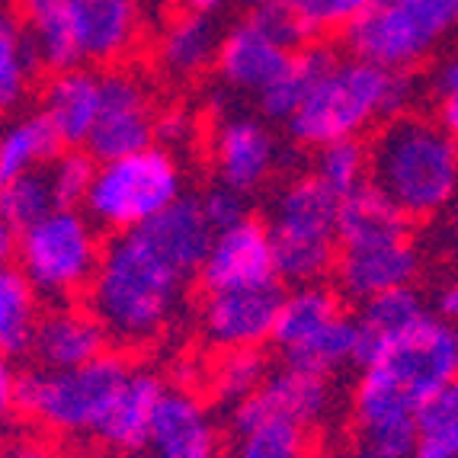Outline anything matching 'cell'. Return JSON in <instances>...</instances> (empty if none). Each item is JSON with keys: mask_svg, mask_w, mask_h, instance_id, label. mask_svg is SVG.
Here are the masks:
<instances>
[{"mask_svg": "<svg viewBox=\"0 0 458 458\" xmlns=\"http://www.w3.org/2000/svg\"><path fill=\"white\" fill-rule=\"evenodd\" d=\"M190 276L145 228L123 231L103 247V260L87 289V308L123 346L151 344L183 305Z\"/></svg>", "mask_w": 458, "mask_h": 458, "instance_id": "6da1fadb", "label": "cell"}, {"mask_svg": "<svg viewBox=\"0 0 458 458\" xmlns=\"http://www.w3.org/2000/svg\"><path fill=\"white\" fill-rule=\"evenodd\" d=\"M458 378V327L429 314L385 356L362 366L352 391L356 427L413 423L427 401Z\"/></svg>", "mask_w": 458, "mask_h": 458, "instance_id": "7a4b0ae2", "label": "cell"}, {"mask_svg": "<svg viewBox=\"0 0 458 458\" xmlns=\"http://www.w3.org/2000/svg\"><path fill=\"white\" fill-rule=\"evenodd\" d=\"M369 183L407 218H429L458 192V138L427 115H397L369 145Z\"/></svg>", "mask_w": 458, "mask_h": 458, "instance_id": "3957f363", "label": "cell"}, {"mask_svg": "<svg viewBox=\"0 0 458 458\" xmlns=\"http://www.w3.org/2000/svg\"><path fill=\"white\" fill-rule=\"evenodd\" d=\"M413 93L417 84L411 71H391L362 58H340L289 119V135L305 148L360 138L375 123L404 115Z\"/></svg>", "mask_w": 458, "mask_h": 458, "instance_id": "277c9868", "label": "cell"}, {"mask_svg": "<svg viewBox=\"0 0 458 458\" xmlns=\"http://www.w3.org/2000/svg\"><path fill=\"white\" fill-rule=\"evenodd\" d=\"M336 212H340V196H334L314 174L295 176L279 190L269 212L279 279L308 285L321 283L334 269L340 253Z\"/></svg>", "mask_w": 458, "mask_h": 458, "instance_id": "5b68a950", "label": "cell"}, {"mask_svg": "<svg viewBox=\"0 0 458 458\" xmlns=\"http://www.w3.org/2000/svg\"><path fill=\"white\" fill-rule=\"evenodd\" d=\"M176 199H183L180 164L170 151L151 145L138 154L97 164L84 208L97 228L123 234L157 218Z\"/></svg>", "mask_w": 458, "mask_h": 458, "instance_id": "8992f818", "label": "cell"}, {"mask_svg": "<svg viewBox=\"0 0 458 458\" xmlns=\"http://www.w3.org/2000/svg\"><path fill=\"white\" fill-rule=\"evenodd\" d=\"M129 372V362L113 352H103L93 362L62 369V372L38 369L20 378V411L36 417L42 427L55 433L97 436Z\"/></svg>", "mask_w": 458, "mask_h": 458, "instance_id": "52a82bcc", "label": "cell"}, {"mask_svg": "<svg viewBox=\"0 0 458 458\" xmlns=\"http://www.w3.org/2000/svg\"><path fill=\"white\" fill-rule=\"evenodd\" d=\"M458 26V0H375L344 32L352 58L411 71Z\"/></svg>", "mask_w": 458, "mask_h": 458, "instance_id": "ba28073f", "label": "cell"}, {"mask_svg": "<svg viewBox=\"0 0 458 458\" xmlns=\"http://www.w3.org/2000/svg\"><path fill=\"white\" fill-rule=\"evenodd\" d=\"M20 269L46 298H74L90 289L103 260L97 225L81 208H52L20 231Z\"/></svg>", "mask_w": 458, "mask_h": 458, "instance_id": "9c48e42d", "label": "cell"}, {"mask_svg": "<svg viewBox=\"0 0 458 458\" xmlns=\"http://www.w3.org/2000/svg\"><path fill=\"white\" fill-rule=\"evenodd\" d=\"M154 123L157 119L151 109V93L141 84V77L113 71L103 77V106L87 138V151L97 164L145 151L154 145Z\"/></svg>", "mask_w": 458, "mask_h": 458, "instance_id": "30bf717a", "label": "cell"}, {"mask_svg": "<svg viewBox=\"0 0 458 458\" xmlns=\"http://www.w3.org/2000/svg\"><path fill=\"white\" fill-rule=\"evenodd\" d=\"M199 283L206 285V292L276 283V247L269 225L247 215L231 228L212 231V244L199 267Z\"/></svg>", "mask_w": 458, "mask_h": 458, "instance_id": "8fae6325", "label": "cell"}, {"mask_svg": "<svg viewBox=\"0 0 458 458\" xmlns=\"http://www.w3.org/2000/svg\"><path fill=\"white\" fill-rule=\"evenodd\" d=\"M283 298L285 292L276 283L208 292L202 308V334L222 352L260 350L267 340H273Z\"/></svg>", "mask_w": 458, "mask_h": 458, "instance_id": "7c38bea8", "label": "cell"}, {"mask_svg": "<svg viewBox=\"0 0 458 458\" xmlns=\"http://www.w3.org/2000/svg\"><path fill=\"white\" fill-rule=\"evenodd\" d=\"M279 164L276 138L253 115H231L212 131V167L218 183L237 192L260 190Z\"/></svg>", "mask_w": 458, "mask_h": 458, "instance_id": "4fadbf2b", "label": "cell"}, {"mask_svg": "<svg viewBox=\"0 0 458 458\" xmlns=\"http://www.w3.org/2000/svg\"><path fill=\"white\" fill-rule=\"evenodd\" d=\"M417 269H420V257L407 237L404 241H385V244L340 247L334 263L336 292L346 301L366 305L385 292L411 285Z\"/></svg>", "mask_w": 458, "mask_h": 458, "instance_id": "5bb4252c", "label": "cell"}, {"mask_svg": "<svg viewBox=\"0 0 458 458\" xmlns=\"http://www.w3.org/2000/svg\"><path fill=\"white\" fill-rule=\"evenodd\" d=\"M151 458H218L222 433L212 411L192 391H164L148 436Z\"/></svg>", "mask_w": 458, "mask_h": 458, "instance_id": "9a60e30c", "label": "cell"}, {"mask_svg": "<svg viewBox=\"0 0 458 458\" xmlns=\"http://www.w3.org/2000/svg\"><path fill=\"white\" fill-rule=\"evenodd\" d=\"M292 55H295L292 48H285L253 16H247L244 23H237L234 30H228V36H222L218 55H215V68H218L225 87L260 97L285 71Z\"/></svg>", "mask_w": 458, "mask_h": 458, "instance_id": "2e32d148", "label": "cell"}, {"mask_svg": "<svg viewBox=\"0 0 458 458\" xmlns=\"http://www.w3.org/2000/svg\"><path fill=\"white\" fill-rule=\"evenodd\" d=\"M71 20L84 62L93 64L129 58L145 26L138 0H71Z\"/></svg>", "mask_w": 458, "mask_h": 458, "instance_id": "e0dca14e", "label": "cell"}, {"mask_svg": "<svg viewBox=\"0 0 458 458\" xmlns=\"http://www.w3.org/2000/svg\"><path fill=\"white\" fill-rule=\"evenodd\" d=\"M106 327L97 321L90 308L58 305L38 318V327L32 334V356L48 372L62 369H77L84 362H93L106 352Z\"/></svg>", "mask_w": 458, "mask_h": 458, "instance_id": "ac0fdd59", "label": "cell"}, {"mask_svg": "<svg viewBox=\"0 0 458 458\" xmlns=\"http://www.w3.org/2000/svg\"><path fill=\"white\" fill-rule=\"evenodd\" d=\"M99 106H103V77L87 68H74L62 71L48 81V87L42 90L38 113L52 123L62 145L77 148L87 145V138L99 119Z\"/></svg>", "mask_w": 458, "mask_h": 458, "instance_id": "d6986e66", "label": "cell"}, {"mask_svg": "<svg viewBox=\"0 0 458 458\" xmlns=\"http://www.w3.org/2000/svg\"><path fill=\"white\" fill-rule=\"evenodd\" d=\"M164 382L151 369H131L125 385L115 394L106 420L99 423L97 439L113 452H141L148 449V436L157 404L164 397Z\"/></svg>", "mask_w": 458, "mask_h": 458, "instance_id": "ffe728a7", "label": "cell"}, {"mask_svg": "<svg viewBox=\"0 0 458 458\" xmlns=\"http://www.w3.org/2000/svg\"><path fill=\"white\" fill-rule=\"evenodd\" d=\"M231 458H308V427L273 413L250 394L231 411Z\"/></svg>", "mask_w": 458, "mask_h": 458, "instance_id": "44dd1931", "label": "cell"}, {"mask_svg": "<svg viewBox=\"0 0 458 458\" xmlns=\"http://www.w3.org/2000/svg\"><path fill=\"white\" fill-rule=\"evenodd\" d=\"M429 318L427 305L417 289L404 285V289L385 292V295L372 298L366 305H360L356 314V330H360V366H369L378 356L397 346L407 334L420 327Z\"/></svg>", "mask_w": 458, "mask_h": 458, "instance_id": "7402d4cb", "label": "cell"}, {"mask_svg": "<svg viewBox=\"0 0 458 458\" xmlns=\"http://www.w3.org/2000/svg\"><path fill=\"white\" fill-rule=\"evenodd\" d=\"M407 222L411 218L378 186L362 183L360 190L340 199L336 234H340V247L385 244V241H404Z\"/></svg>", "mask_w": 458, "mask_h": 458, "instance_id": "603a6c76", "label": "cell"}, {"mask_svg": "<svg viewBox=\"0 0 458 458\" xmlns=\"http://www.w3.org/2000/svg\"><path fill=\"white\" fill-rule=\"evenodd\" d=\"M257 397L267 411L283 413L308 429L324 423L334 411V388H330L327 375L305 372L295 366H285L269 375Z\"/></svg>", "mask_w": 458, "mask_h": 458, "instance_id": "cb8c5ba5", "label": "cell"}, {"mask_svg": "<svg viewBox=\"0 0 458 458\" xmlns=\"http://www.w3.org/2000/svg\"><path fill=\"white\" fill-rule=\"evenodd\" d=\"M344 295L330 285L321 283H308L295 285L289 295L283 298V308H279V318H276L273 340L276 346L283 350V356L295 352L298 346H305L311 336H318L324 327L344 318Z\"/></svg>", "mask_w": 458, "mask_h": 458, "instance_id": "d4e9b609", "label": "cell"}, {"mask_svg": "<svg viewBox=\"0 0 458 458\" xmlns=\"http://www.w3.org/2000/svg\"><path fill=\"white\" fill-rule=\"evenodd\" d=\"M23 7L38 68H48L52 74L81 68L84 55L77 46L71 0H23Z\"/></svg>", "mask_w": 458, "mask_h": 458, "instance_id": "484cf974", "label": "cell"}, {"mask_svg": "<svg viewBox=\"0 0 458 458\" xmlns=\"http://www.w3.org/2000/svg\"><path fill=\"white\" fill-rule=\"evenodd\" d=\"M218 30L206 13L174 16L157 36V64L170 77H196L218 55Z\"/></svg>", "mask_w": 458, "mask_h": 458, "instance_id": "4316f807", "label": "cell"}, {"mask_svg": "<svg viewBox=\"0 0 458 458\" xmlns=\"http://www.w3.org/2000/svg\"><path fill=\"white\" fill-rule=\"evenodd\" d=\"M336 62H340V58H336V52L327 46L298 48V52L292 55V62L285 64L283 74L276 77L273 84L257 97L260 99L263 115H267V119H276V123H279V119L289 123L292 115L298 113V106L308 99V93L318 87V81H321Z\"/></svg>", "mask_w": 458, "mask_h": 458, "instance_id": "83f0119b", "label": "cell"}, {"mask_svg": "<svg viewBox=\"0 0 458 458\" xmlns=\"http://www.w3.org/2000/svg\"><path fill=\"white\" fill-rule=\"evenodd\" d=\"M36 68L38 62L23 13L13 0H0V109L23 103Z\"/></svg>", "mask_w": 458, "mask_h": 458, "instance_id": "f1b7e54d", "label": "cell"}, {"mask_svg": "<svg viewBox=\"0 0 458 458\" xmlns=\"http://www.w3.org/2000/svg\"><path fill=\"white\" fill-rule=\"evenodd\" d=\"M62 138L55 135L52 123L42 113L16 115L13 123L0 129V176L32 174L42 164L55 161Z\"/></svg>", "mask_w": 458, "mask_h": 458, "instance_id": "f546056e", "label": "cell"}, {"mask_svg": "<svg viewBox=\"0 0 458 458\" xmlns=\"http://www.w3.org/2000/svg\"><path fill=\"white\" fill-rule=\"evenodd\" d=\"M38 292L23 276V269L0 273V346L7 352H23L32 346L38 327Z\"/></svg>", "mask_w": 458, "mask_h": 458, "instance_id": "4dcf8cb0", "label": "cell"}, {"mask_svg": "<svg viewBox=\"0 0 458 458\" xmlns=\"http://www.w3.org/2000/svg\"><path fill=\"white\" fill-rule=\"evenodd\" d=\"M352 362H360V330H356V318L350 314L336 318L330 327H324L305 346H298L295 352L285 356V366L318 375H334Z\"/></svg>", "mask_w": 458, "mask_h": 458, "instance_id": "1f68e13d", "label": "cell"}, {"mask_svg": "<svg viewBox=\"0 0 458 458\" xmlns=\"http://www.w3.org/2000/svg\"><path fill=\"white\" fill-rule=\"evenodd\" d=\"M413 433L417 458H458V378L423 404Z\"/></svg>", "mask_w": 458, "mask_h": 458, "instance_id": "d6a6232c", "label": "cell"}, {"mask_svg": "<svg viewBox=\"0 0 458 458\" xmlns=\"http://www.w3.org/2000/svg\"><path fill=\"white\" fill-rule=\"evenodd\" d=\"M55 206V192L48 183V174L32 170V174H20L4 180V192H0V218L16 231H26L36 225L38 218H46Z\"/></svg>", "mask_w": 458, "mask_h": 458, "instance_id": "836d02e7", "label": "cell"}, {"mask_svg": "<svg viewBox=\"0 0 458 458\" xmlns=\"http://www.w3.org/2000/svg\"><path fill=\"white\" fill-rule=\"evenodd\" d=\"M314 176L340 199L360 190L362 183H369V145H362L360 138H344L318 148Z\"/></svg>", "mask_w": 458, "mask_h": 458, "instance_id": "e575fe53", "label": "cell"}, {"mask_svg": "<svg viewBox=\"0 0 458 458\" xmlns=\"http://www.w3.org/2000/svg\"><path fill=\"white\" fill-rule=\"evenodd\" d=\"M267 378L269 366L260 350H228L212 369V391L222 401L241 404L244 397L257 394Z\"/></svg>", "mask_w": 458, "mask_h": 458, "instance_id": "d590c367", "label": "cell"}, {"mask_svg": "<svg viewBox=\"0 0 458 458\" xmlns=\"http://www.w3.org/2000/svg\"><path fill=\"white\" fill-rule=\"evenodd\" d=\"M48 183L55 192V206L62 208H77L84 206L87 196H90L93 176H97V161H93L90 151H71L55 154V161L48 164Z\"/></svg>", "mask_w": 458, "mask_h": 458, "instance_id": "8d00e7d4", "label": "cell"}, {"mask_svg": "<svg viewBox=\"0 0 458 458\" xmlns=\"http://www.w3.org/2000/svg\"><path fill=\"white\" fill-rule=\"evenodd\" d=\"M350 458H417V433H413V423L356 427Z\"/></svg>", "mask_w": 458, "mask_h": 458, "instance_id": "74e56055", "label": "cell"}, {"mask_svg": "<svg viewBox=\"0 0 458 458\" xmlns=\"http://www.w3.org/2000/svg\"><path fill=\"white\" fill-rule=\"evenodd\" d=\"M375 0H295L298 13L305 20V26L311 30V36L321 32H340L350 30Z\"/></svg>", "mask_w": 458, "mask_h": 458, "instance_id": "f35d334b", "label": "cell"}, {"mask_svg": "<svg viewBox=\"0 0 458 458\" xmlns=\"http://www.w3.org/2000/svg\"><path fill=\"white\" fill-rule=\"evenodd\" d=\"M250 16L269 32V36H276L285 48H292V52L305 48V42L311 38V30H308L301 13H298L295 0H273V4H267V7Z\"/></svg>", "mask_w": 458, "mask_h": 458, "instance_id": "ab89813d", "label": "cell"}, {"mask_svg": "<svg viewBox=\"0 0 458 458\" xmlns=\"http://www.w3.org/2000/svg\"><path fill=\"white\" fill-rule=\"evenodd\" d=\"M199 206H202V215H206V222H208V228H212V231L231 228V225H237L241 218H247L244 192H237V190L222 186V183L199 199Z\"/></svg>", "mask_w": 458, "mask_h": 458, "instance_id": "60d3db41", "label": "cell"}, {"mask_svg": "<svg viewBox=\"0 0 458 458\" xmlns=\"http://www.w3.org/2000/svg\"><path fill=\"white\" fill-rule=\"evenodd\" d=\"M436 123L458 138V55L436 71Z\"/></svg>", "mask_w": 458, "mask_h": 458, "instance_id": "b9f144b4", "label": "cell"}, {"mask_svg": "<svg viewBox=\"0 0 458 458\" xmlns=\"http://www.w3.org/2000/svg\"><path fill=\"white\" fill-rule=\"evenodd\" d=\"M196 135V123L186 109H167V113L154 123V141H161L164 151L170 148H183L190 138Z\"/></svg>", "mask_w": 458, "mask_h": 458, "instance_id": "7bdbcfd3", "label": "cell"}, {"mask_svg": "<svg viewBox=\"0 0 458 458\" xmlns=\"http://www.w3.org/2000/svg\"><path fill=\"white\" fill-rule=\"evenodd\" d=\"M16 411H20V375L13 372L10 352L0 346V427H7Z\"/></svg>", "mask_w": 458, "mask_h": 458, "instance_id": "ee69618b", "label": "cell"}, {"mask_svg": "<svg viewBox=\"0 0 458 458\" xmlns=\"http://www.w3.org/2000/svg\"><path fill=\"white\" fill-rule=\"evenodd\" d=\"M16 257H20V231L10 228V225L0 218V273L13 267Z\"/></svg>", "mask_w": 458, "mask_h": 458, "instance_id": "f6af8a7d", "label": "cell"}, {"mask_svg": "<svg viewBox=\"0 0 458 458\" xmlns=\"http://www.w3.org/2000/svg\"><path fill=\"white\" fill-rule=\"evenodd\" d=\"M436 314L458 327V283L445 285V289L439 292V298H436Z\"/></svg>", "mask_w": 458, "mask_h": 458, "instance_id": "bcb514c9", "label": "cell"}, {"mask_svg": "<svg viewBox=\"0 0 458 458\" xmlns=\"http://www.w3.org/2000/svg\"><path fill=\"white\" fill-rule=\"evenodd\" d=\"M180 4H183V7L190 10V13H206V16H212L215 10L222 7L225 0H180Z\"/></svg>", "mask_w": 458, "mask_h": 458, "instance_id": "7dc6e473", "label": "cell"}, {"mask_svg": "<svg viewBox=\"0 0 458 458\" xmlns=\"http://www.w3.org/2000/svg\"><path fill=\"white\" fill-rule=\"evenodd\" d=\"M13 458H48V452L38 449V445H20Z\"/></svg>", "mask_w": 458, "mask_h": 458, "instance_id": "c3c4849f", "label": "cell"}, {"mask_svg": "<svg viewBox=\"0 0 458 458\" xmlns=\"http://www.w3.org/2000/svg\"><path fill=\"white\" fill-rule=\"evenodd\" d=\"M244 10H250V13H257V10H263L267 4H273V0H237Z\"/></svg>", "mask_w": 458, "mask_h": 458, "instance_id": "681fc988", "label": "cell"}, {"mask_svg": "<svg viewBox=\"0 0 458 458\" xmlns=\"http://www.w3.org/2000/svg\"><path fill=\"white\" fill-rule=\"evenodd\" d=\"M308 458H344V455H336V452H318V455H308Z\"/></svg>", "mask_w": 458, "mask_h": 458, "instance_id": "f907efd6", "label": "cell"}, {"mask_svg": "<svg viewBox=\"0 0 458 458\" xmlns=\"http://www.w3.org/2000/svg\"><path fill=\"white\" fill-rule=\"evenodd\" d=\"M0 192H4V176H0Z\"/></svg>", "mask_w": 458, "mask_h": 458, "instance_id": "816d5d0a", "label": "cell"}, {"mask_svg": "<svg viewBox=\"0 0 458 458\" xmlns=\"http://www.w3.org/2000/svg\"><path fill=\"white\" fill-rule=\"evenodd\" d=\"M0 458H7V455H0Z\"/></svg>", "mask_w": 458, "mask_h": 458, "instance_id": "f5cc1de1", "label": "cell"}]
</instances>
